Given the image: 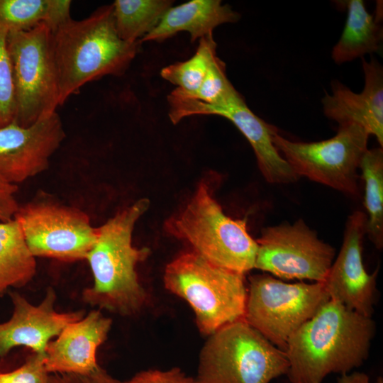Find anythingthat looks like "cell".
<instances>
[{"label": "cell", "instance_id": "7c38bea8", "mask_svg": "<svg viewBox=\"0 0 383 383\" xmlns=\"http://www.w3.org/2000/svg\"><path fill=\"white\" fill-rule=\"evenodd\" d=\"M167 101L169 118L174 124L194 115H217L231 121L252 146L259 169L267 182L288 184L299 178L272 142L276 127L256 116L239 92L222 105L211 106L186 96L175 89L168 95Z\"/></svg>", "mask_w": 383, "mask_h": 383}, {"label": "cell", "instance_id": "f1b7e54d", "mask_svg": "<svg viewBox=\"0 0 383 383\" xmlns=\"http://www.w3.org/2000/svg\"><path fill=\"white\" fill-rule=\"evenodd\" d=\"M47 383H124L113 377L99 366L87 374H50Z\"/></svg>", "mask_w": 383, "mask_h": 383}, {"label": "cell", "instance_id": "3957f363", "mask_svg": "<svg viewBox=\"0 0 383 383\" xmlns=\"http://www.w3.org/2000/svg\"><path fill=\"white\" fill-rule=\"evenodd\" d=\"M140 43L119 37L112 4L99 8L84 19L70 18L52 29L60 106L87 83L106 75L123 74Z\"/></svg>", "mask_w": 383, "mask_h": 383}, {"label": "cell", "instance_id": "6da1fadb", "mask_svg": "<svg viewBox=\"0 0 383 383\" xmlns=\"http://www.w3.org/2000/svg\"><path fill=\"white\" fill-rule=\"evenodd\" d=\"M371 317L329 299L289 338L285 353L292 383H321L346 374L367 358L374 334Z\"/></svg>", "mask_w": 383, "mask_h": 383}, {"label": "cell", "instance_id": "83f0119b", "mask_svg": "<svg viewBox=\"0 0 383 383\" xmlns=\"http://www.w3.org/2000/svg\"><path fill=\"white\" fill-rule=\"evenodd\" d=\"M124 383H196V379L187 376L180 368L167 370H148L135 374Z\"/></svg>", "mask_w": 383, "mask_h": 383}, {"label": "cell", "instance_id": "5bb4252c", "mask_svg": "<svg viewBox=\"0 0 383 383\" xmlns=\"http://www.w3.org/2000/svg\"><path fill=\"white\" fill-rule=\"evenodd\" d=\"M366 224L367 215L362 211H355L348 218L340 251L323 283L330 299L371 317L378 270L370 274L362 262Z\"/></svg>", "mask_w": 383, "mask_h": 383}, {"label": "cell", "instance_id": "4316f807", "mask_svg": "<svg viewBox=\"0 0 383 383\" xmlns=\"http://www.w3.org/2000/svg\"><path fill=\"white\" fill-rule=\"evenodd\" d=\"M45 354L33 353L18 368L0 373V383H47Z\"/></svg>", "mask_w": 383, "mask_h": 383}, {"label": "cell", "instance_id": "9a60e30c", "mask_svg": "<svg viewBox=\"0 0 383 383\" xmlns=\"http://www.w3.org/2000/svg\"><path fill=\"white\" fill-rule=\"evenodd\" d=\"M13 313L9 320L0 323V359L11 349L24 346L33 353L45 354L48 344L69 323L82 319L84 310L57 312L55 309L57 296L49 287L41 302L30 303L16 292H10Z\"/></svg>", "mask_w": 383, "mask_h": 383}, {"label": "cell", "instance_id": "7a4b0ae2", "mask_svg": "<svg viewBox=\"0 0 383 383\" xmlns=\"http://www.w3.org/2000/svg\"><path fill=\"white\" fill-rule=\"evenodd\" d=\"M149 206V199H140L97 228L96 241L86 257L94 283L82 292L85 303L122 316H133L145 306L148 295L136 265L148 257L150 249L134 247L132 233Z\"/></svg>", "mask_w": 383, "mask_h": 383}, {"label": "cell", "instance_id": "8992f818", "mask_svg": "<svg viewBox=\"0 0 383 383\" xmlns=\"http://www.w3.org/2000/svg\"><path fill=\"white\" fill-rule=\"evenodd\" d=\"M286 353L240 318L209 335L199 355L196 383H269L287 374Z\"/></svg>", "mask_w": 383, "mask_h": 383}, {"label": "cell", "instance_id": "484cf974", "mask_svg": "<svg viewBox=\"0 0 383 383\" xmlns=\"http://www.w3.org/2000/svg\"><path fill=\"white\" fill-rule=\"evenodd\" d=\"M9 31L0 26V128L14 121L15 95L10 57Z\"/></svg>", "mask_w": 383, "mask_h": 383}, {"label": "cell", "instance_id": "cb8c5ba5", "mask_svg": "<svg viewBox=\"0 0 383 383\" xmlns=\"http://www.w3.org/2000/svg\"><path fill=\"white\" fill-rule=\"evenodd\" d=\"M216 43L213 33L199 39L194 55L189 60L168 65L160 72L161 77L177 85L182 92L196 91L202 83L209 66L216 56Z\"/></svg>", "mask_w": 383, "mask_h": 383}, {"label": "cell", "instance_id": "ba28073f", "mask_svg": "<svg viewBox=\"0 0 383 383\" xmlns=\"http://www.w3.org/2000/svg\"><path fill=\"white\" fill-rule=\"evenodd\" d=\"M248 279L243 318L283 351L290 336L330 299L323 282L291 284L268 274Z\"/></svg>", "mask_w": 383, "mask_h": 383}, {"label": "cell", "instance_id": "4dcf8cb0", "mask_svg": "<svg viewBox=\"0 0 383 383\" xmlns=\"http://www.w3.org/2000/svg\"><path fill=\"white\" fill-rule=\"evenodd\" d=\"M338 383H370L369 377L363 372H355L350 374H342Z\"/></svg>", "mask_w": 383, "mask_h": 383}, {"label": "cell", "instance_id": "e0dca14e", "mask_svg": "<svg viewBox=\"0 0 383 383\" xmlns=\"http://www.w3.org/2000/svg\"><path fill=\"white\" fill-rule=\"evenodd\" d=\"M365 86L357 94L342 83H331V94L322 99L324 114L339 126L355 124L376 137L383 146V70L374 59L362 60Z\"/></svg>", "mask_w": 383, "mask_h": 383}, {"label": "cell", "instance_id": "9c48e42d", "mask_svg": "<svg viewBox=\"0 0 383 383\" xmlns=\"http://www.w3.org/2000/svg\"><path fill=\"white\" fill-rule=\"evenodd\" d=\"M369 133L355 124L339 126L337 134L325 140L303 143L272 133V142L295 174L350 196H357V169L367 149Z\"/></svg>", "mask_w": 383, "mask_h": 383}, {"label": "cell", "instance_id": "277c9868", "mask_svg": "<svg viewBox=\"0 0 383 383\" xmlns=\"http://www.w3.org/2000/svg\"><path fill=\"white\" fill-rule=\"evenodd\" d=\"M164 228L217 266L244 274L254 268L257 243L248 232L247 220L226 216L204 181Z\"/></svg>", "mask_w": 383, "mask_h": 383}, {"label": "cell", "instance_id": "ac0fdd59", "mask_svg": "<svg viewBox=\"0 0 383 383\" xmlns=\"http://www.w3.org/2000/svg\"><path fill=\"white\" fill-rule=\"evenodd\" d=\"M240 15L229 5L219 0H192L170 8L157 25L140 40L161 41L178 32L187 31L194 42L212 33L213 30L225 23H234Z\"/></svg>", "mask_w": 383, "mask_h": 383}, {"label": "cell", "instance_id": "4fadbf2b", "mask_svg": "<svg viewBox=\"0 0 383 383\" xmlns=\"http://www.w3.org/2000/svg\"><path fill=\"white\" fill-rule=\"evenodd\" d=\"M65 137L55 111L28 127L16 122L0 128V173L16 184L48 169L50 159Z\"/></svg>", "mask_w": 383, "mask_h": 383}, {"label": "cell", "instance_id": "44dd1931", "mask_svg": "<svg viewBox=\"0 0 383 383\" xmlns=\"http://www.w3.org/2000/svg\"><path fill=\"white\" fill-rule=\"evenodd\" d=\"M70 0H0V26L24 31L41 23L52 29L71 18Z\"/></svg>", "mask_w": 383, "mask_h": 383}, {"label": "cell", "instance_id": "d6986e66", "mask_svg": "<svg viewBox=\"0 0 383 383\" xmlns=\"http://www.w3.org/2000/svg\"><path fill=\"white\" fill-rule=\"evenodd\" d=\"M348 17L343 33L333 47L332 58L337 64L350 62L380 48L382 31L362 0L345 1Z\"/></svg>", "mask_w": 383, "mask_h": 383}, {"label": "cell", "instance_id": "8fae6325", "mask_svg": "<svg viewBox=\"0 0 383 383\" xmlns=\"http://www.w3.org/2000/svg\"><path fill=\"white\" fill-rule=\"evenodd\" d=\"M254 268L282 279H309L323 282L335 250L299 219L262 229L256 240Z\"/></svg>", "mask_w": 383, "mask_h": 383}, {"label": "cell", "instance_id": "ffe728a7", "mask_svg": "<svg viewBox=\"0 0 383 383\" xmlns=\"http://www.w3.org/2000/svg\"><path fill=\"white\" fill-rule=\"evenodd\" d=\"M35 272V257L29 251L17 221L0 222V296L10 287L25 286Z\"/></svg>", "mask_w": 383, "mask_h": 383}, {"label": "cell", "instance_id": "30bf717a", "mask_svg": "<svg viewBox=\"0 0 383 383\" xmlns=\"http://www.w3.org/2000/svg\"><path fill=\"white\" fill-rule=\"evenodd\" d=\"M13 219L35 257L86 260L96 239L97 228L85 212L48 199L19 206Z\"/></svg>", "mask_w": 383, "mask_h": 383}, {"label": "cell", "instance_id": "52a82bcc", "mask_svg": "<svg viewBox=\"0 0 383 383\" xmlns=\"http://www.w3.org/2000/svg\"><path fill=\"white\" fill-rule=\"evenodd\" d=\"M52 31L48 24L41 23L28 30L8 33L15 95L14 122L23 127L56 111L60 106Z\"/></svg>", "mask_w": 383, "mask_h": 383}, {"label": "cell", "instance_id": "2e32d148", "mask_svg": "<svg viewBox=\"0 0 383 383\" xmlns=\"http://www.w3.org/2000/svg\"><path fill=\"white\" fill-rule=\"evenodd\" d=\"M112 320L97 309L67 325L45 350V365L49 374H87L99 365L96 351L106 340Z\"/></svg>", "mask_w": 383, "mask_h": 383}, {"label": "cell", "instance_id": "f546056e", "mask_svg": "<svg viewBox=\"0 0 383 383\" xmlns=\"http://www.w3.org/2000/svg\"><path fill=\"white\" fill-rule=\"evenodd\" d=\"M18 187L0 173V222L12 221L19 204L16 199Z\"/></svg>", "mask_w": 383, "mask_h": 383}, {"label": "cell", "instance_id": "7402d4cb", "mask_svg": "<svg viewBox=\"0 0 383 383\" xmlns=\"http://www.w3.org/2000/svg\"><path fill=\"white\" fill-rule=\"evenodd\" d=\"M168 0H116L113 4L115 26L124 41H140L172 7Z\"/></svg>", "mask_w": 383, "mask_h": 383}, {"label": "cell", "instance_id": "603a6c76", "mask_svg": "<svg viewBox=\"0 0 383 383\" xmlns=\"http://www.w3.org/2000/svg\"><path fill=\"white\" fill-rule=\"evenodd\" d=\"M365 182L366 233L377 249L383 247V150H367L360 167Z\"/></svg>", "mask_w": 383, "mask_h": 383}, {"label": "cell", "instance_id": "1f68e13d", "mask_svg": "<svg viewBox=\"0 0 383 383\" xmlns=\"http://www.w3.org/2000/svg\"><path fill=\"white\" fill-rule=\"evenodd\" d=\"M376 383H383L382 378V377H379V378L377 379Z\"/></svg>", "mask_w": 383, "mask_h": 383}, {"label": "cell", "instance_id": "d4e9b609", "mask_svg": "<svg viewBox=\"0 0 383 383\" xmlns=\"http://www.w3.org/2000/svg\"><path fill=\"white\" fill-rule=\"evenodd\" d=\"M176 89L186 96L211 106L222 105L238 93L226 76L225 63L217 56L212 60L206 77L196 91L187 94Z\"/></svg>", "mask_w": 383, "mask_h": 383}, {"label": "cell", "instance_id": "5b68a950", "mask_svg": "<svg viewBox=\"0 0 383 383\" xmlns=\"http://www.w3.org/2000/svg\"><path fill=\"white\" fill-rule=\"evenodd\" d=\"M163 280L168 291L190 305L204 335L244 317L248 296L244 274L217 266L192 251L166 266Z\"/></svg>", "mask_w": 383, "mask_h": 383}]
</instances>
